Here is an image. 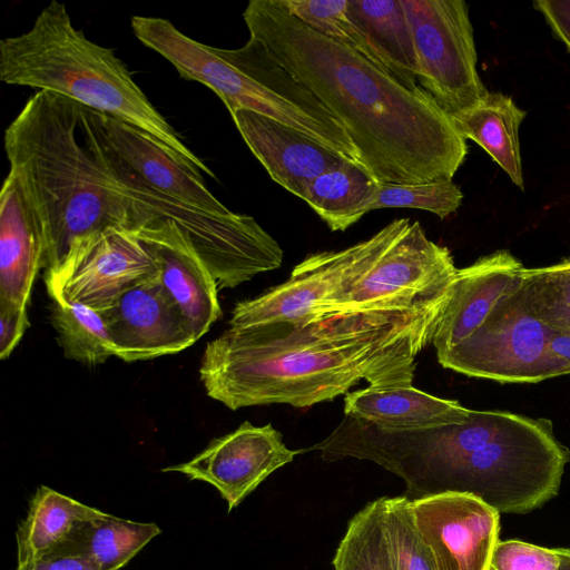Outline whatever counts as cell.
<instances>
[{
    "mask_svg": "<svg viewBox=\"0 0 570 570\" xmlns=\"http://www.w3.org/2000/svg\"><path fill=\"white\" fill-rule=\"evenodd\" d=\"M445 301L229 327L206 345L200 380L207 395L230 410L308 407L362 380L377 389L411 386L416 357L431 343Z\"/></svg>",
    "mask_w": 570,
    "mask_h": 570,
    "instance_id": "6da1fadb",
    "label": "cell"
},
{
    "mask_svg": "<svg viewBox=\"0 0 570 570\" xmlns=\"http://www.w3.org/2000/svg\"><path fill=\"white\" fill-rule=\"evenodd\" d=\"M4 151L39 225L46 273L109 227L186 233L199 219L198 208L158 193L120 158L101 112L61 95L33 94L7 127Z\"/></svg>",
    "mask_w": 570,
    "mask_h": 570,
    "instance_id": "7a4b0ae2",
    "label": "cell"
},
{
    "mask_svg": "<svg viewBox=\"0 0 570 570\" xmlns=\"http://www.w3.org/2000/svg\"><path fill=\"white\" fill-rule=\"evenodd\" d=\"M257 39L342 125L376 181L450 180L466 140L422 88L410 89L361 52L288 13L277 0H250L243 12Z\"/></svg>",
    "mask_w": 570,
    "mask_h": 570,
    "instance_id": "3957f363",
    "label": "cell"
},
{
    "mask_svg": "<svg viewBox=\"0 0 570 570\" xmlns=\"http://www.w3.org/2000/svg\"><path fill=\"white\" fill-rule=\"evenodd\" d=\"M0 80L50 91L136 126L174 150L196 174H215L154 107L114 49L75 28L66 6L50 1L31 28L0 41Z\"/></svg>",
    "mask_w": 570,
    "mask_h": 570,
    "instance_id": "277c9868",
    "label": "cell"
},
{
    "mask_svg": "<svg viewBox=\"0 0 570 570\" xmlns=\"http://www.w3.org/2000/svg\"><path fill=\"white\" fill-rule=\"evenodd\" d=\"M130 24L145 47L168 60L181 78L213 90L230 115L245 109L271 117L360 164L340 121L272 57L258 59L247 76L224 60L215 47L189 38L167 19L134 16Z\"/></svg>",
    "mask_w": 570,
    "mask_h": 570,
    "instance_id": "5b68a950",
    "label": "cell"
},
{
    "mask_svg": "<svg viewBox=\"0 0 570 570\" xmlns=\"http://www.w3.org/2000/svg\"><path fill=\"white\" fill-rule=\"evenodd\" d=\"M417 56V83L449 116L480 104L489 91L476 70L469 8L463 0H401Z\"/></svg>",
    "mask_w": 570,
    "mask_h": 570,
    "instance_id": "8992f818",
    "label": "cell"
},
{
    "mask_svg": "<svg viewBox=\"0 0 570 570\" xmlns=\"http://www.w3.org/2000/svg\"><path fill=\"white\" fill-rule=\"evenodd\" d=\"M456 272L450 250L429 239L419 222L407 219L374 265L323 313L431 306L448 298Z\"/></svg>",
    "mask_w": 570,
    "mask_h": 570,
    "instance_id": "52a82bcc",
    "label": "cell"
},
{
    "mask_svg": "<svg viewBox=\"0 0 570 570\" xmlns=\"http://www.w3.org/2000/svg\"><path fill=\"white\" fill-rule=\"evenodd\" d=\"M409 218L394 219L368 239L341 250L312 254L283 284L238 302L229 320L242 328L322 314L328 303L365 274L402 230Z\"/></svg>",
    "mask_w": 570,
    "mask_h": 570,
    "instance_id": "ba28073f",
    "label": "cell"
},
{
    "mask_svg": "<svg viewBox=\"0 0 570 570\" xmlns=\"http://www.w3.org/2000/svg\"><path fill=\"white\" fill-rule=\"evenodd\" d=\"M552 332L529 307L519 275L482 325L438 361L468 376L537 383L551 379L548 342Z\"/></svg>",
    "mask_w": 570,
    "mask_h": 570,
    "instance_id": "9c48e42d",
    "label": "cell"
},
{
    "mask_svg": "<svg viewBox=\"0 0 570 570\" xmlns=\"http://www.w3.org/2000/svg\"><path fill=\"white\" fill-rule=\"evenodd\" d=\"M158 274L156 258L134 232L109 227L77 245L58 269L45 274V281L51 299L99 312Z\"/></svg>",
    "mask_w": 570,
    "mask_h": 570,
    "instance_id": "30bf717a",
    "label": "cell"
},
{
    "mask_svg": "<svg viewBox=\"0 0 570 570\" xmlns=\"http://www.w3.org/2000/svg\"><path fill=\"white\" fill-rule=\"evenodd\" d=\"M411 500V499H410ZM435 570H492L500 513L479 498L443 492L411 500Z\"/></svg>",
    "mask_w": 570,
    "mask_h": 570,
    "instance_id": "8fae6325",
    "label": "cell"
},
{
    "mask_svg": "<svg viewBox=\"0 0 570 570\" xmlns=\"http://www.w3.org/2000/svg\"><path fill=\"white\" fill-rule=\"evenodd\" d=\"M298 453L301 451L285 445L282 433L272 424L255 426L245 421L235 431L214 439L191 460L163 471L177 472L213 485L230 512Z\"/></svg>",
    "mask_w": 570,
    "mask_h": 570,
    "instance_id": "7c38bea8",
    "label": "cell"
},
{
    "mask_svg": "<svg viewBox=\"0 0 570 570\" xmlns=\"http://www.w3.org/2000/svg\"><path fill=\"white\" fill-rule=\"evenodd\" d=\"M98 313L115 356L125 362L176 354L198 341L159 274L132 286Z\"/></svg>",
    "mask_w": 570,
    "mask_h": 570,
    "instance_id": "4fadbf2b",
    "label": "cell"
},
{
    "mask_svg": "<svg viewBox=\"0 0 570 570\" xmlns=\"http://www.w3.org/2000/svg\"><path fill=\"white\" fill-rule=\"evenodd\" d=\"M230 116L269 177L303 200L307 186L315 178L351 160L304 131L271 117L245 109Z\"/></svg>",
    "mask_w": 570,
    "mask_h": 570,
    "instance_id": "5bb4252c",
    "label": "cell"
},
{
    "mask_svg": "<svg viewBox=\"0 0 570 570\" xmlns=\"http://www.w3.org/2000/svg\"><path fill=\"white\" fill-rule=\"evenodd\" d=\"M524 267L508 250H497L458 268L431 343L441 356L471 336L518 282Z\"/></svg>",
    "mask_w": 570,
    "mask_h": 570,
    "instance_id": "9a60e30c",
    "label": "cell"
},
{
    "mask_svg": "<svg viewBox=\"0 0 570 570\" xmlns=\"http://www.w3.org/2000/svg\"><path fill=\"white\" fill-rule=\"evenodd\" d=\"M108 141L151 188L213 215L233 214L174 150L140 128L102 114Z\"/></svg>",
    "mask_w": 570,
    "mask_h": 570,
    "instance_id": "2e32d148",
    "label": "cell"
},
{
    "mask_svg": "<svg viewBox=\"0 0 570 570\" xmlns=\"http://www.w3.org/2000/svg\"><path fill=\"white\" fill-rule=\"evenodd\" d=\"M136 235L156 258L163 285L199 340L222 316L218 286L210 271L176 227Z\"/></svg>",
    "mask_w": 570,
    "mask_h": 570,
    "instance_id": "e0dca14e",
    "label": "cell"
},
{
    "mask_svg": "<svg viewBox=\"0 0 570 570\" xmlns=\"http://www.w3.org/2000/svg\"><path fill=\"white\" fill-rule=\"evenodd\" d=\"M43 268V242L18 178L8 173L0 193V301L28 306Z\"/></svg>",
    "mask_w": 570,
    "mask_h": 570,
    "instance_id": "ac0fdd59",
    "label": "cell"
},
{
    "mask_svg": "<svg viewBox=\"0 0 570 570\" xmlns=\"http://www.w3.org/2000/svg\"><path fill=\"white\" fill-rule=\"evenodd\" d=\"M344 414L386 431H415L464 423L471 410L411 386H367L346 393Z\"/></svg>",
    "mask_w": 570,
    "mask_h": 570,
    "instance_id": "d6986e66",
    "label": "cell"
},
{
    "mask_svg": "<svg viewBox=\"0 0 570 570\" xmlns=\"http://www.w3.org/2000/svg\"><path fill=\"white\" fill-rule=\"evenodd\" d=\"M347 9L373 60L407 88H421L413 32L401 0H348Z\"/></svg>",
    "mask_w": 570,
    "mask_h": 570,
    "instance_id": "ffe728a7",
    "label": "cell"
},
{
    "mask_svg": "<svg viewBox=\"0 0 570 570\" xmlns=\"http://www.w3.org/2000/svg\"><path fill=\"white\" fill-rule=\"evenodd\" d=\"M104 511L39 485L16 532L17 566L66 548L81 525Z\"/></svg>",
    "mask_w": 570,
    "mask_h": 570,
    "instance_id": "44dd1931",
    "label": "cell"
},
{
    "mask_svg": "<svg viewBox=\"0 0 570 570\" xmlns=\"http://www.w3.org/2000/svg\"><path fill=\"white\" fill-rule=\"evenodd\" d=\"M527 112L501 92L489 95L476 106L451 116L458 132L481 146L523 190L519 127Z\"/></svg>",
    "mask_w": 570,
    "mask_h": 570,
    "instance_id": "7402d4cb",
    "label": "cell"
},
{
    "mask_svg": "<svg viewBox=\"0 0 570 570\" xmlns=\"http://www.w3.org/2000/svg\"><path fill=\"white\" fill-rule=\"evenodd\" d=\"M379 181L360 164L348 160L308 186L304 200L333 232H344L371 212Z\"/></svg>",
    "mask_w": 570,
    "mask_h": 570,
    "instance_id": "603a6c76",
    "label": "cell"
},
{
    "mask_svg": "<svg viewBox=\"0 0 570 570\" xmlns=\"http://www.w3.org/2000/svg\"><path fill=\"white\" fill-rule=\"evenodd\" d=\"M161 529L151 522H136L106 512L85 522L63 549L83 553L100 570H120L138 554Z\"/></svg>",
    "mask_w": 570,
    "mask_h": 570,
    "instance_id": "cb8c5ba5",
    "label": "cell"
},
{
    "mask_svg": "<svg viewBox=\"0 0 570 570\" xmlns=\"http://www.w3.org/2000/svg\"><path fill=\"white\" fill-rule=\"evenodd\" d=\"M334 570H396L384 519V497L348 522L333 558Z\"/></svg>",
    "mask_w": 570,
    "mask_h": 570,
    "instance_id": "d4e9b609",
    "label": "cell"
},
{
    "mask_svg": "<svg viewBox=\"0 0 570 570\" xmlns=\"http://www.w3.org/2000/svg\"><path fill=\"white\" fill-rule=\"evenodd\" d=\"M51 324L67 358L95 366L115 356L100 314L80 303L52 298Z\"/></svg>",
    "mask_w": 570,
    "mask_h": 570,
    "instance_id": "484cf974",
    "label": "cell"
},
{
    "mask_svg": "<svg viewBox=\"0 0 570 570\" xmlns=\"http://www.w3.org/2000/svg\"><path fill=\"white\" fill-rule=\"evenodd\" d=\"M520 288L531 311L554 331L570 332V259L523 268Z\"/></svg>",
    "mask_w": 570,
    "mask_h": 570,
    "instance_id": "4316f807",
    "label": "cell"
},
{
    "mask_svg": "<svg viewBox=\"0 0 570 570\" xmlns=\"http://www.w3.org/2000/svg\"><path fill=\"white\" fill-rule=\"evenodd\" d=\"M277 2L311 29L374 61L363 32L348 13V0H277Z\"/></svg>",
    "mask_w": 570,
    "mask_h": 570,
    "instance_id": "83f0119b",
    "label": "cell"
},
{
    "mask_svg": "<svg viewBox=\"0 0 570 570\" xmlns=\"http://www.w3.org/2000/svg\"><path fill=\"white\" fill-rule=\"evenodd\" d=\"M463 194L450 180L424 184L377 183L371 210L381 208H415L428 210L441 219L461 206Z\"/></svg>",
    "mask_w": 570,
    "mask_h": 570,
    "instance_id": "f1b7e54d",
    "label": "cell"
},
{
    "mask_svg": "<svg viewBox=\"0 0 570 570\" xmlns=\"http://www.w3.org/2000/svg\"><path fill=\"white\" fill-rule=\"evenodd\" d=\"M384 519L396 570H435L406 495L384 497Z\"/></svg>",
    "mask_w": 570,
    "mask_h": 570,
    "instance_id": "f546056e",
    "label": "cell"
},
{
    "mask_svg": "<svg viewBox=\"0 0 570 570\" xmlns=\"http://www.w3.org/2000/svg\"><path fill=\"white\" fill-rule=\"evenodd\" d=\"M556 549L520 540L499 541L492 558V570H558Z\"/></svg>",
    "mask_w": 570,
    "mask_h": 570,
    "instance_id": "4dcf8cb0",
    "label": "cell"
},
{
    "mask_svg": "<svg viewBox=\"0 0 570 570\" xmlns=\"http://www.w3.org/2000/svg\"><path fill=\"white\" fill-rule=\"evenodd\" d=\"M27 307L0 301V358H8L29 327Z\"/></svg>",
    "mask_w": 570,
    "mask_h": 570,
    "instance_id": "1f68e13d",
    "label": "cell"
},
{
    "mask_svg": "<svg viewBox=\"0 0 570 570\" xmlns=\"http://www.w3.org/2000/svg\"><path fill=\"white\" fill-rule=\"evenodd\" d=\"M16 570H100L83 553L75 551H57L32 562L17 566Z\"/></svg>",
    "mask_w": 570,
    "mask_h": 570,
    "instance_id": "d6a6232c",
    "label": "cell"
},
{
    "mask_svg": "<svg viewBox=\"0 0 570 570\" xmlns=\"http://www.w3.org/2000/svg\"><path fill=\"white\" fill-rule=\"evenodd\" d=\"M533 7L570 52V0H537Z\"/></svg>",
    "mask_w": 570,
    "mask_h": 570,
    "instance_id": "836d02e7",
    "label": "cell"
},
{
    "mask_svg": "<svg viewBox=\"0 0 570 570\" xmlns=\"http://www.w3.org/2000/svg\"><path fill=\"white\" fill-rule=\"evenodd\" d=\"M551 377L570 374V332H552L548 342Z\"/></svg>",
    "mask_w": 570,
    "mask_h": 570,
    "instance_id": "e575fe53",
    "label": "cell"
},
{
    "mask_svg": "<svg viewBox=\"0 0 570 570\" xmlns=\"http://www.w3.org/2000/svg\"><path fill=\"white\" fill-rule=\"evenodd\" d=\"M558 570H570V549L557 548Z\"/></svg>",
    "mask_w": 570,
    "mask_h": 570,
    "instance_id": "d590c367",
    "label": "cell"
}]
</instances>
